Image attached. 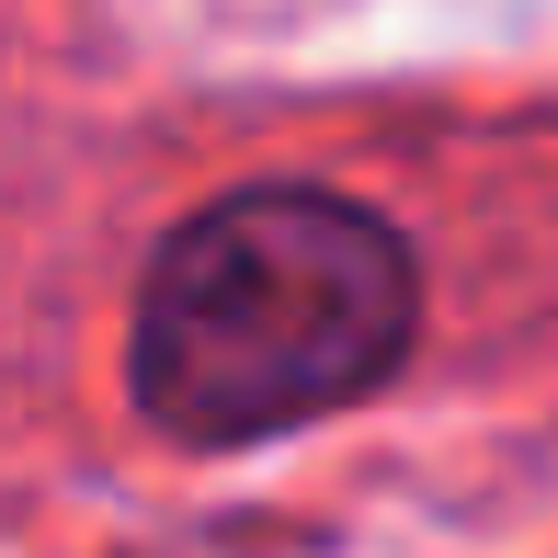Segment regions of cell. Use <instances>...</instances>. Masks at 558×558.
Listing matches in <instances>:
<instances>
[{
	"label": "cell",
	"mask_w": 558,
	"mask_h": 558,
	"mask_svg": "<svg viewBox=\"0 0 558 558\" xmlns=\"http://www.w3.org/2000/svg\"><path fill=\"white\" fill-rule=\"evenodd\" d=\"M422 274L376 206L319 183H251L183 217L137 286V411L183 445H263L388 388Z\"/></svg>",
	"instance_id": "6da1fadb"
}]
</instances>
